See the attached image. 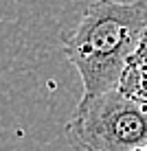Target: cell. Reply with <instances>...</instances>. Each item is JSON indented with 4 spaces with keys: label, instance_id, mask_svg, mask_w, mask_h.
<instances>
[{
    "label": "cell",
    "instance_id": "6da1fadb",
    "mask_svg": "<svg viewBox=\"0 0 147 151\" xmlns=\"http://www.w3.org/2000/svg\"><path fill=\"white\" fill-rule=\"evenodd\" d=\"M145 42L147 2L92 0L75 31L62 35V48L79 72L83 94H99L121 88Z\"/></svg>",
    "mask_w": 147,
    "mask_h": 151
},
{
    "label": "cell",
    "instance_id": "7a4b0ae2",
    "mask_svg": "<svg viewBox=\"0 0 147 151\" xmlns=\"http://www.w3.org/2000/svg\"><path fill=\"white\" fill-rule=\"evenodd\" d=\"M64 132L77 151H138L147 145V103L121 88L83 94Z\"/></svg>",
    "mask_w": 147,
    "mask_h": 151
},
{
    "label": "cell",
    "instance_id": "3957f363",
    "mask_svg": "<svg viewBox=\"0 0 147 151\" xmlns=\"http://www.w3.org/2000/svg\"><path fill=\"white\" fill-rule=\"evenodd\" d=\"M121 90L132 99H136V101L147 103V42L138 50V55L132 59L130 68L125 70L123 81H121Z\"/></svg>",
    "mask_w": 147,
    "mask_h": 151
},
{
    "label": "cell",
    "instance_id": "277c9868",
    "mask_svg": "<svg viewBox=\"0 0 147 151\" xmlns=\"http://www.w3.org/2000/svg\"><path fill=\"white\" fill-rule=\"evenodd\" d=\"M138 151H147V145H145V147H140V149H138Z\"/></svg>",
    "mask_w": 147,
    "mask_h": 151
}]
</instances>
